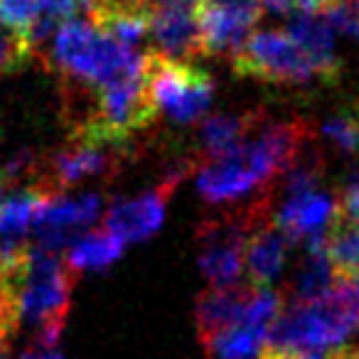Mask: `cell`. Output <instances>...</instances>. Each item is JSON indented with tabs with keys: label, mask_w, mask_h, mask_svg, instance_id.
I'll return each instance as SVG.
<instances>
[{
	"label": "cell",
	"mask_w": 359,
	"mask_h": 359,
	"mask_svg": "<svg viewBox=\"0 0 359 359\" xmlns=\"http://www.w3.org/2000/svg\"><path fill=\"white\" fill-rule=\"evenodd\" d=\"M150 37L155 50L175 60H192L202 55L197 8L150 6Z\"/></svg>",
	"instance_id": "8fae6325"
},
{
	"label": "cell",
	"mask_w": 359,
	"mask_h": 359,
	"mask_svg": "<svg viewBox=\"0 0 359 359\" xmlns=\"http://www.w3.org/2000/svg\"><path fill=\"white\" fill-rule=\"evenodd\" d=\"M207 3H215V6H222V8H234V11L264 13L261 0H207Z\"/></svg>",
	"instance_id": "cb8c5ba5"
},
{
	"label": "cell",
	"mask_w": 359,
	"mask_h": 359,
	"mask_svg": "<svg viewBox=\"0 0 359 359\" xmlns=\"http://www.w3.org/2000/svg\"><path fill=\"white\" fill-rule=\"evenodd\" d=\"M37 11H40V0H0V25L11 27L25 37Z\"/></svg>",
	"instance_id": "44dd1931"
},
{
	"label": "cell",
	"mask_w": 359,
	"mask_h": 359,
	"mask_svg": "<svg viewBox=\"0 0 359 359\" xmlns=\"http://www.w3.org/2000/svg\"><path fill=\"white\" fill-rule=\"evenodd\" d=\"M55 195H60V192L50 190L45 182L37 180L35 185L15 192L8 200H0V236L27 234V229H32V222H35L37 212Z\"/></svg>",
	"instance_id": "e0dca14e"
},
{
	"label": "cell",
	"mask_w": 359,
	"mask_h": 359,
	"mask_svg": "<svg viewBox=\"0 0 359 359\" xmlns=\"http://www.w3.org/2000/svg\"><path fill=\"white\" fill-rule=\"evenodd\" d=\"M323 133L342 153H359V106L332 114L325 121Z\"/></svg>",
	"instance_id": "d6986e66"
},
{
	"label": "cell",
	"mask_w": 359,
	"mask_h": 359,
	"mask_svg": "<svg viewBox=\"0 0 359 359\" xmlns=\"http://www.w3.org/2000/svg\"><path fill=\"white\" fill-rule=\"evenodd\" d=\"M32 57V47L20 32L0 25V76L18 72Z\"/></svg>",
	"instance_id": "ffe728a7"
},
{
	"label": "cell",
	"mask_w": 359,
	"mask_h": 359,
	"mask_svg": "<svg viewBox=\"0 0 359 359\" xmlns=\"http://www.w3.org/2000/svg\"><path fill=\"white\" fill-rule=\"evenodd\" d=\"M332 30L359 37V0H332L323 13Z\"/></svg>",
	"instance_id": "7402d4cb"
},
{
	"label": "cell",
	"mask_w": 359,
	"mask_h": 359,
	"mask_svg": "<svg viewBox=\"0 0 359 359\" xmlns=\"http://www.w3.org/2000/svg\"><path fill=\"white\" fill-rule=\"evenodd\" d=\"M334 217V200L318 190L295 192L288 197L280 212L273 217L276 226L285 234L288 241H308L310 236L323 234L330 229Z\"/></svg>",
	"instance_id": "4fadbf2b"
},
{
	"label": "cell",
	"mask_w": 359,
	"mask_h": 359,
	"mask_svg": "<svg viewBox=\"0 0 359 359\" xmlns=\"http://www.w3.org/2000/svg\"><path fill=\"white\" fill-rule=\"evenodd\" d=\"M288 35L300 45L315 65L323 81H337L342 72V62L334 55L332 25L323 13H290Z\"/></svg>",
	"instance_id": "5bb4252c"
},
{
	"label": "cell",
	"mask_w": 359,
	"mask_h": 359,
	"mask_svg": "<svg viewBox=\"0 0 359 359\" xmlns=\"http://www.w3.org/2000/svg\"><path fill=\"white\" fill-rule=\"evenodd\" d=\"M327 259L337 276L359 278V222L332 217L327 229Z\"/></svg>",
	"instance_id": "ac0fdd59"
},
{
	"label": "cell",
	"mask_w": 359,
	"mask_h": 359,
	"mask_svg": "<svg viewBox=\"0 0 359 359\" xmlns=\"http://www.w3.org/2000/svg\"><path fill=\"white\" fill-rule=\"evenodd\" d=\"M330 3H332V0H295L293 13H325V8H327Z\"/></svg>",
	"instance_id": "4316f807"
},
{
	"label": "cell",
	"mask_w": 359,
	"mask_h": 359,
	"mask_svg": "<svg viewBox=\"0 0 359 359\" xmlns=\"http://www.w3.org/2000/svg\"><path fill=\"white\" fill-rule=\"evenodd\" d=\"M8 342L11 339H6L3 334H0V359H6V352H8Z\"/></svg>",
	"instance_id": "f1b7e54d"
},
{
	"label": "cell",
	"mask_w": 359,
	"mask_h": 359,
	"mask_svg": "<svg viewBox=\"0 0 359 359\" xmlns=\"http://www.w3.org/2000/svg\"><path fill=\"white\" fill-rule=\"evenodd\" d=\"M192 165L195 163H185L175 168L172 172H168V177L158 187H153L145 195L133 197V200L114 202L109 207V212H106V226L114 229L118 236H123L126 241H140L148 239L150 234H155L158 226L163 224L168 200L172 197L177 182L185 177Z\"/></svg>",
	"instance_id": "8992f818"
},
{
	"label": "cell",
	"mask_w": 359,
	"mask_h": 359,
	"mask_svg": "<svg viewBox=\"0 0 359 359\" xmlns=\"http://www.w3.org/2000/svg\"><path fill=\"white\" fill-rule=\"evenodd\" d=\"M285 249H288V239L276 226L273 217L266 215L254 222L244 246V271L249 276V283L259 288L273 285V280L283 271Z\"/></svg>",
	"instance_id": "7c38bea8"
},
{
	"label": "cell",
	"mask_w": 359,
	"mask_h": 359,
	"mask_svg": "<svg viewBox=\"0 0 359 359\" xmlns=\"http://www.w3.org/2000/svg\"><path fill=\"white\" fill-rule=\"evenodd\" d=\"M143 86L150 104L175 123H192L207 114L215 96V81L200 67L163 55L143 52Z\"/></svg>",
	"instance_id": "277c9868"
},
{
	"label": "cell",
	"mask_w": 359,
	"mask_h": 359,
	"mask_svg": "<svg viewBox=\"0 0 359 359\" xmlns=\"http://www.w3.org/2000/svg\"><path fill=\"white\" fill-rule=\"evenodd\" d=\"M101 207H104L101 195H84L76 200H65L62 195H55L42 205V210L37 212L35 222H32L37 246L50 251L67 249L74 229H81L89 222H94Z\"/></svg>",
	"instance_id": "ba28073f"
},
{
	"label": "cell",
	"mask_w": 359,
	"mask_h": 359,
	"mask_svg": "<svg viewBox=\"0 0 359 359\" xmlns=\"http://www.w3.org/2000/svg\"><path fill=\"white\" fill-rule=\"evenodd\" d=\"M310 126L300 118L261 123V130L246 135L239 145L207 158L197 175V190L212 205L239 200L269 185L276 175H285L303 155Z\"/></svg>",
	"instance_id": "6da1fadb"
},
{
	"label": "cell",
	"mask_w": 359,
	"mask_h": 359,
	"mask_svg": "<svg viewBox=\"0 0 359 359\" xmlns=\"http://www.w3.org/2000/svg\"><path fill=\"white\" fill-rule=\"evenodd\" d=\"M266 116L261 111H246V114H212L210 118L202 123L200 140H202V155L205 158H215L234 145H239L246 135H251Z\"/></svg>",
	"instance_id": "9a60e30c"
},
{
	"label": "cell",
	"mask_w": 359,
	"mask_h": 359,
	"mask_svg": "<svg viewBox=\"0 0 359 359\" xmlns=\"http://www.w3.org/2000/svg\"><path fill=\"white\" fill-rule=\"evenodd\" d=\"M264 13L234 11L222 8L215 3L202 0L197 8V22H200V45L205 57L234 55L246 37L254 32V25L261 20Z\"/></svg>",
	"instance_id": "30bf717a"
},
{
	"label": "cell",
	"mask_w": 359,
	"mask_h": 359,
	"mask_svg": "<svg viewBox=\"0 0 359 359\" xmlns=\"http://www.w3.org/2000/svg\"><path fill=\"white\" fill-rule=\"evenodd\" d=\"M128 145H94L72 140L69 148H62L52 155L47 172L40 177L50 190L65 192L67 187L76 185L86 177L118 172L121 165L128 160Z\"/></svg>",
	"instance_id": "52a82bcc"
},
{
	"label": "cell",
	"mask_w": 359,
	"mask_h": 359,
	"mask_svg": "<svg viewBox=\"0 0 359 359\" xmlns=\"http://www.w3.org/2000/svg\"><path fill=\"white\" fill-rule=\"evenodd\" d=\"M256 293V285L249 283H229V285H210L200 295L195 305V325L197 337L202 347L217 339L222 332L231 330L246 318V310L251 305V298Z\"/></svg>",
	"instance_id": "9c48e42d"
},
{
	"label": "cell",
	"mask_w": 359,
	"mask_h": 359,
	"mask_svg": "<svg viewBox=\"0 0 359 359\" xmlns=\"http://www.w3.org/2000/svg\"><path fill=\"white\" fill-rule=\"evenodd\" d=\"M261 8L273 15H290L295 11V0H261Z\"/></svg>",
	"instance_id": "d4e9b609"
},
{
	"label": "cell",
	"mask_w": 359,
	"mask_h": 359,
	"mask_svg": "<svg viewBox=\"0 0 359 359\" xmlns=\"http://www.w3.org/2000/svg\"><path fill=\"white\" fill-rule=\"evenodd\" d=\"M111 3H114V6H123V8H145V11H150V6H153V0H111Z\"/></svg>",
	"instance_id": "83f0119b"
},
{
	"label": "cell",
	"mask_w": 359,
	"mask_h": 359,
	"mask_svg": "<svg viewBox=\"0 0 359 359\" xmlns=\"http://www.w3.org/2000/svg\"><path fill=\"white\" fill-rule=\"evenodd\" d=\"M359 327V278L334 276L323 295L283 305L264 344L276 349H330Z\"/></svg>",
	"instance_id": "7a4b0ae2"
},
{
	"label": "cell",
	"mask_w": 359,
	"mask_h": 359,
	"mask_svg": "<svg viewBox=\"0 0 359 359\" xmlns=\"http://www.w3.org/2000/svg\"><path fill=\"white\" fill-rule=\"evenodd\" d=\"M18 359H62V354L57 352V347H32L25 354H20Z\"/></svg>",
	"instance_id": "484cf974"
},
{
	"label": "cell",
	"mask_w": 359,
	"mask_h": 359,
	"mask_svg": "<svg viewBox=\"0 0 359 359\" xmlns=\"http://www.w3.org/2000/svg\"><path fill=\"white\" fill-rule=\"evenodd\" d=\"M334 217L359 222V180H349L334 200Z\"/></svg>",
	"instance_id": "603a6c76"
},
{
	"label": "cell",
	"mask_w": 359,
	"mask_h": 359,
	"mask_svg": "<svg viewBox=\"0 0 359 359\" xmlns=\"http://www.w3.org/2000/svg\"><path fill=\"white\" fill-rule=\"evenodd\" d=\"M231 67L239 76H251L269 84H308L320 79L315 65L288 35V30L251 32L244 45L231 55Z\"/></svg>",
	"instance_id": "5b68a950"
},
{
	"label": "cell",
	"mask_w": 359,
	"mask_h": 359,
	"mask_svg": "<svg viewBox=\"0 0 359 359\" xmlns=\"http://www.w3.org/2000/svg\"><path fill=\"white\" fill-rule=\"evenodd\" d=\"M143 65V52L101 32L89 18L65 20L55 32L45 67L76 86H101L133 74Z\"/></svg>",
	"instance_id": "3957f363"
},
{
	"label": "cell",
	"mask_w": 359,
	"mask_h": 359,
	"mask_svg": "<svg viewBox=\"0 0 359 359\" xmlns=\"http://www.w3.org/2000/svg\"><path fill=\"white\" fill-rule=\"evenodd\" d=\"M126 239L118 236L114 229L109 226H101V229H94L89 234L79 236L72 246H67V266L74 271L76 276L81 271H96V269H106L111 266L123 251Z\"/></svg>",
	"instance_id": "2e32d148"
}]
</instances>
